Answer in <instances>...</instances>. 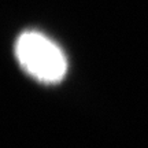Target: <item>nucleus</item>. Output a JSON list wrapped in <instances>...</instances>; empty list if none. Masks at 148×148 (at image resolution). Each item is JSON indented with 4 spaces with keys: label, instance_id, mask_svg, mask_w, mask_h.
Instances as JSON below:
<instances>
[{
    "label": "nucleus",
    "instance_id": "obj_1",
    "mask_svg": "<svg viewBox=\"0 0 148 148\" xmlns=\"http://www.w3.org/2000/svg\"><path fill=\"white\" fill-rule=\"evenodd\" d=\"M14 53L22 69L44 84L62 81L67 70V60L60 47L37 30L22 32L15 41Z\"/></svg>",
    "mask_w": 148,
    "mask_h": 148
}]
</instances>
